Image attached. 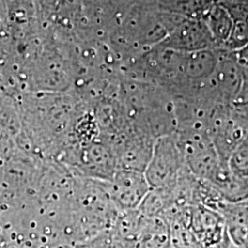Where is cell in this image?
<instances>
[{
  "instance_id": "6da1fadb",
  "label": "cell",
  "mask_w": 248,
  "mask_h": 248,
  "mask_svg": "<svg viewBox=\"0 0 248 248\" xmlns=\"http://www.w3.org/2000/svg\"><path fill=\"white\" fill-rule=\"evenodd\" d=\"M56 161L78 177L102 182L109 181L119 169L111 142L100 134L85 143L66 145Z\"/></svg>"
},
{
  "instance_id": "7a4b0ae2",
  "label": "cell",
  "mask_w": 248,
  "mask_h": 248,
  "mask_svg": "<svg viewBox=\"0 0 248 248\" xmlns=\"http://www.w3.org/2000/svg\"><path fill=\"white\" fill-rule=\"evenodd\" d=\"M186 169L177 133H174L155 140L143 173L151 188H164L174 185Z\"/></svg>"
},
{
  "instance_id": "3957f363",
  "label": "cell",
  "mask_w": 248,
  "mask_h": 248,
  "mask_svg": "<svg viewBox=\"0 0 248 248\" xmlns=\"http://www.w3.org/2000/svg\"><path fill=\"white\" fill-rule=\"evenodd\" d=\"M176 133L187 170L198 179H209L222 161L209 133L195 131Z\"/></svg>"
},
{
  "instance_id": "277c9868",
  "label": "cell",
  "mask_w": 248,
  "mask_h": 248,
  "mask_svg": "<svg viewBox=\"0 0 248 248\" xmlns=\"http://www.w3.org/2000/svg\"><path fill=\"white\" fill-rule=\"evenodd\" d=\"M155 142V139L142 132L129 121L126 129L111 142L119 169L144 172L149 163Z\"/></svg>"
},
{
  "instance_id": "5b68a950",
  "label": "cell",
  "mask_w": 248,
  "mask_h": 248,
  "mask_svg": "<svg viewBox=\"0 0 248 248\" xmlns=\"http://www.w3.org/2000/svg\"><path fill=\"white\" fill-rule=\"evenodd\" d=\"M104 186L119 212L137 210L151 189L143 172L130 169H118Z\"/></svg>"
},
{
  "instance_id": "8992f818",
  "label": "cell",
  "mask_w": 248,
  "mask_h": 248,
  "mask_svg": "<svg viewBox=\"0 0 248 248\" xmlns=\"http://www.w3.org/2000/svg\"><path fill=\"white\" fill-rule=\"evenodd\" d=\"M189 228L202 248H217L229 238L222 215L202 205L191 208Z\"/></svg>"
},
{
  "instance_id": "52a82bcc",
  "label": "cell",
  "mask_w": 248,
  "mask_h": 248,
  "mask_svg": "<svg viewBox=\"0 0 248 248\" xmlns=\"http://www.w3.org/2000/svg\"><path fill=\"white\" fill-rule=\"evenodd\" d=\"M169 46L180 53L216 49L208 28L202 19L186 18L173 31Z\"/></svg>"
},
{
  "instance_id": "ba28073f",
  "label": "cell",
  "mask_w": 248,
  "mask_h": 248,
  "mask_svg": "<svg viewBox=\"0 0 248 248\" xmlns=\"http://www.w3.org/2000/svg\"><path fill=\"white\" fill-rule=\"evenodd\" d=\"M219 51V62L212 76L213 86L223 104H231L239 93L244 79L232 52Z\"/></svg>"
},
{
  "instance_id": "9c48e42d",
  "label": "cell",
  "mask_w": 248,
  "mask_h": 248,
  "mask_svg": "<svg viewBox=\"0 0 248 248\" xmlns=\"http://www.w3.org/2000/svg\"><path fill=\"white\" fill-rule=\"evenodd\" d=\"M205 182L225 202H239L248 200V178L236 175L230 169L228 162L221 161L213 175Z\"/></svg>"
},
{
  "instance_id": "30bf717a",
  "label": "cell",
  "mask_w": 248,
  "mask_h": 248,
  "mask_svg": "<svg viewBox=\"0 0 248 248\" xmlns=\"http://www.w3.org/2000/svg\"><path fill=\"white\" fill-rule=\"evenodd\" d=\"M219 213L223 217L231 242L248 248V200L222 203Z\"/></svg>"
},
{
  "instance_id": "8fae6325",
  "label": "cell",
  "mask_w": 248,
  "mask_h": 248,
  "mask_svg": "<svg viewBox=\"0 0 248 248\" xmlns=\"http://www.w3.org/2000/svg\"><path fill=\"white\" fill-rule=\"evenodd\" d=\"M218 62V49H206L184 53L182 62L183 78L188 82L208 79L213 76Z\"/></svg>"
},
{
  "instance_id": "7c38bea8",
  "label": "cell",
  "mask_w": 248,
  "mask_h": 248,
  "mask_svg": "<svg viewBox=\"0 0 248 248\" xmlns=\"http://www.w3.org/2000/svg\"><path fill=\"white\" fill-rule=\"evenodd\" d=\"M202 20L213 37L216 49L222 48L230 36L234 21L229 11L221 4L214 3Z\"/></svg>"
},
{
  "instance_id": "4fadbf2b",
  "label": "cell",
  "mask_w": 248,
  "mask_h": 248,
  "mask_svg": "<svg viewBox=\"0 0 248 248\" xmlns=\"http://www.w3.org/2000/svg\"><path fill=\"white\" fill-rule=\"evenodd\" d=\"M248 45V20L236 19L233 21L230 36L222 48L229 52H235Z\"/></svg>"
},
{
  "instance_id": "5bb4252c",
  "label": "cell",
  "mask_w": 248,
  "mask_h": 248,
  "mask_svg": "<svg viewBox=\"0 0 248 248\" xmlns=\"http://www.w3.org/2000/svg\"><path fill=\"white\" fill-rule=\"evenodd\" d=\"M78 248H129L115 232L110 229L101 232L87 242L77 246Z\"/></svg>"
},
{
  "instance_id": "9a60e30c",
  "label": "cell",
  "mask_w": 248,
  "mask_h": 248,
  "mask_svg": "<svg viewBox=\"0 0 248 248\" xmlns=\"http://www.w3.org/2000/svg\"><path fill=\"white\" fill-rule=\"evenodd\" d=\"M230 169L238 176L248 177V139L232 153L228 159Z\"/></svg>"
},
{
  "instance_id": "2e32d148",
  "label": "cell",
  "mask_w": 248,
  "mask_h": 248,
  "mask_svg": "<svg viewBox=\"0 0 248 248\" xmlns=\"http://www.w3.org/2000/svg\"><path fill=\"white\" fill-rule=\"evenodd\" d=\"M230 106L237 114L248 120V81H244L239 93L231 102Z\"/></svg>"
},
{
  "instance_id": "e0dca14e",
  "label": "cell",
  "mask_w": 248,
  "mask_h": 248,
  "mask_svg": "<svg viewBox=\"0 0 248 248\" xmlns=\"http://www.w3.org/2000/svg\"><path fill=\"white\" fill-rule=\"evenodd\" d=\"M244 81H248V45L238 51L232 52Z\"/></svg>"
},
{
  "instance_id": "ac0fdd59",
  "label": "cell",
  "mask_w": 248,
  "mask_h": 248,
  "mask_svg": "<svg viewBox=\"0 0 248 248\" xmlns=\"http://www.w3.org/2000/svg\"><path fill=\"white\" fill-rule=\"evenodd\" d=\"M234 0H215L216 3L221 4L223 7H226L228 5H230L231 3H232Z\"/></svg>"
},
{
  "instance_id": "d6986e66",
  "label": "cell",
  "mask_w": 248,
  "mask_h": 248,
  "mask_svg": "<svg viewBox=\"0 0 248 248\" xmlns=\"http://www.w3.org/2000/svg\"><path fill=\"white\" fill-rule=\"evenodd\" d=\"M246 248V247H240V246H237V245H235V244H233V243H232L230 242V245H229V248Z\"/></svg>"
},
{
  "instance_id": "ffe728a7",
  "label": "cell",
  "mask_w": 248,
  "mask_h": 248,
  "mask_svg": "<svg viewBox=\"0 0 248 248\" xmlns=\"http://www.w3.org/2000/svg\"><path fill=\"white\" fill-rule=\"evenodd\" d=\"M137 248V247H135V246H134V247H133V248Z\"/></svg>"
},
{
  "instance_id": "44dd1931",
  "label": "cell",
  "mask_w": 248,
  "mask_h": 248,
  "mask_svg": "<svg viewBox=\"0 0 248 248\" xmlns=\"http://www.w3.org/2000/svg\"><path fill=\"white\" fill-rule=\"evenodd\" d=\"M171 248V247H170V248Z\"/></svg>"
},
{
  "instance_id": "7402d4cb",
  "label": "cell",
  "mask_w": 248,
  "mask_h": 248,
  "mask_svg": "<svg viewBox=\"0 0 248 248\" xmlns=\"http://www.w3.org/2000/svg\"></svg>"
}]
</instances>
